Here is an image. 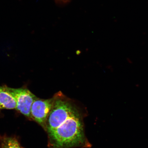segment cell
Listing matches in <instances>:
<instances>
[{
  "instance_id": "6",
  "label": "cell",
  "mask_w": 148,
  "mask_h": 148,
  "mask_svg": "<svg viewBox=\"0 0 148 148\" xmlns=\"http://www.w3.org/2000/svg\"><path fill=\"white\" fill-rule=\"evenodd\" d=\"M58 3H66L68 2L69 0H55Z\"/></svg>"
},
{
  "instance_id": "3",
  "label": "cell",
  "mask_w": 148,
  "mask_h": 148,
  "mask_svg": "<svg viewBox=\"0 0 148 148\" xmlns=\"http://www.w3.org/2000/svg\"><path fill=\"white\" fill-rule=\"evenodd\" d=\"M54 97L47 99L36 98L31 107V118L45 130L47 120L54 103Z\"/></svg>"
},
{
  "instance_id": "4",
  "label": "cell",
  "mask_w": 148,
  "mask_h": 148,
  "mask_svg": "<svg viewBox=\"0 0 148 148\" xmlns=\"http://www.w3.org/2000/svg\"><path fill=\"white\" fill-rule=\"evenodd\" d=\"M16 106L14 97L5 90L4 86H0V110L16 109Z\"/></svg>"
},
{
  "instance_id": "2",
  "label": "cell",
  "mask_w": 148,
  "mask_h": 148,
  "mask_svg": "<svg viewBox=\"0 0 148 148\" xmlns=\"http://www.w3.org/2000/svg\"><path fill=\"white\" fill-rule=\"evenodd\" d=\"M5 90L14 97L16 101L17 110L24 115L31 118V107L37 97L26 88H14L4 86Z\"/></svg>"
},
{
  "instance_id": "5",
  "label": "cell",
  "mask_w": 148,
  "mask_h": 148,
  "mask_svg": "<svg viewBox=\"0 0 148 148\" xmlns=\"http://www.w3.org/2000/svg\"><path fill=\"white\" fill-rule=\"evenodd\" d=\"M1 148H21L16 138L6 136L0 137Z\"/></svg>"
},
{
  "instance_id": "1",
  "label": "cell",
  "mask_w": 148,
  "mask_h": 148,
  "mask_svg": "<svg viewBox=\"0 0 148 148\" xmlns=\"http://www.w3.org/2000/svg\"><path fill=\"white\" fill-rule=\"evenodd\" d=\"M54 97L45 130L49 148H90L91 145L85 134L82 112L61 92Z\"/></svg>"
}]
</instances>
